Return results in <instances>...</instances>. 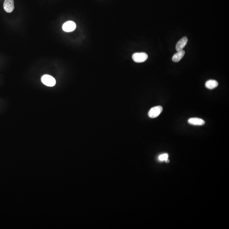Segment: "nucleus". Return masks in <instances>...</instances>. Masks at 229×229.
Wrapping results in <instances>:
<instances>
[{"instance_id": "423d86ee", "label": "nucleus", "mask_w": 229, "mask_h": 229, "mask_svg": "<svg viewBox=\"0 0 229 229\" xmlns=\"http://www.w3.org/2000/svg\"><path fill=\"white\" fill-rule=\"evenodd\" d=\"M188 41V38L187 37H182V39H181L177 43L176 45V51L178 52V51L182 50L184 47L187 45Z\"/></svg>"}, {"instance_id": "1a4fd4ad", "label": "nucleus", "mask_w": 229, "mask_h": 229, "mask_svg": "<svg viewBox=\"0 0 229 229\" xmlns=\"http://www.w3.org/2000/svg\"><path fill=\"white\" fill-rule=\"evenodd\" d=\"M218 83L216 80H209L205 83V86L209 89H213L218 86Z\"/></svg>"}, {"instance_id": "20e7f679", "label": "nucleus", "mask_w": 229, "mask_h": 229, "mask_svg": "<svg viewBox=\"0 0 229 229\" xmlns=\"http://www.w3.org/2000/svg\"><path fill=\"white\" fill-rule=\"evenodd\" d=\"M3 8L7 13H12L14 9L13 0H5L3 3Z\"/></svg>"}, {"instance_id": "0eeeda50", "label": "nucleus", "mask_w": 229, "mask_h": 229, "mask_svg": "<svg viewBox=\"0 0 229 229\" xmlns=\"http://www.w3.org/2000/svg\"><path fill=\"white\" fill-rule=\"evenodd\" d=\"M188 123L192 125L202 126L205 124V121L200 118H193L189 119Z\"/></svg>"}, {"instance_id": "7ed1b4c3", "label": "nucleus", "mask_w": 229, "mask_h": 229, "mask_svg": "<svg viewBox=\"0 0 229 229\" xmlns=\"http://www.w3.org/2000/svg\"><path fill=\"white\" fill-rule=\"evenodd\" d=\"M162 110H163V108L160 106L152 107L148 112V116L150 118H157L161 113Z\"/></svg>"}, {"instance_id": "f257e3e1", "label": "nucleus", "mask_w": 229, "mask_h": 229, "mask_svg": "<svg viewBox=\"0 0 229 229\" xmlns=\"http://www.w3.org/2000/svg\"><path fill=\"white\" fill-rule=\"evenodd\" d=\"M42 82L47 86L53 87L56 84V80L54 77L49 75H45L41 79Z\"/></svg>"}, {"instance_id": "6e6552de", "label": "nucleus", "mask_w": 229, "mask_h": 229, "mask_svg": "<svg viewBox=\"0 0 229 229\" xmlns=\"http://www.w3.org/2000/svg\"><path fill=\"white\" fill-rule=\"evenodd\" d=\"M185 51L183 50L178 51L177 53L174 55L172 57V61L175 63H177L179 62L185 55Z\"/></svg>"}, {"instance_id": "f03ea898", "label": "nucleus", "mask_w": 229, "mask_h": 229, "mask_svg": "<svg viewBox=\"0 0 229 229\" xmlns=\"http://www.w3.org/2000/svg\"><path fill=\"white\" fill-rule=\"evenodd\" d=\"M148 57L147 54L145 53H136L133 55L132 58L134 62L141 63L145 62Z\"/></svg>"}, {"instance_id": "9d476101", "label": "nucleus", "mask_w": 229, "mask_h": 229, "mask_svg": "<svg viewBox=\"0 0 229 229\" xmlns=\"http://www.w3.org/2000/svg\"><path fill=\"white\" fill-rule=\"evenodd\" d=\"M168 155L167 154L165 153L161 154L158 157V160L160 161H166V162H168Z\"/></svg>"}, {"instance_id": "39448f33", "label": "nucleus", "mask_w": 229, "mask_h": 229, "mask_svg": "<svg viewBox=\"0 0 229 229\" xmlns=\"http://www.w3.org/2000/svg\"><path fill=\"white\" fill-rule=\"evenodd\" d=\"M76 24L74 22L69 21L66 22L63 26V29L66 32H71L76 29Z\"/></svg>"}]
</instances>
